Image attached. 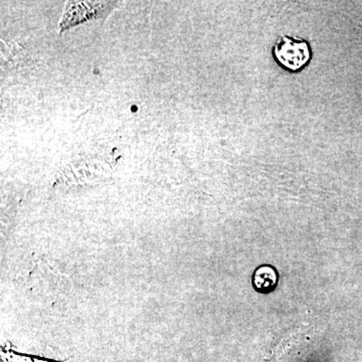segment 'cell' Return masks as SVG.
<instances>
[{"label": "cell", "instance_id": "6da1fadb", "mask_svg": "<svg viewBox=\"0 0 362 362\" xmlns=\"http://www.w3.org/2000/svg\"><path fill=\"white\" fill-rule=\"evenodd\" d=\"M118 6L117 1H68L59 21V35L87 21L104 23Z\"/></svg>", "mask_w": 362, "mask_h": 362}, {"label": "cell", "instance_id": "7a4b0ae2", "mask_svg": "<svg viewBox=\"0 0 362 362\" xmlns=\"http://www.w3.org/2000/svg\"><path fill=\"white\" fill-rule=\"evenodd\" d=\"M274 58L289 71H301L310 62L311 51L308 42L302 39L282 35L273 47Z\"/></svg>", "mask_w": 362, "mask_h": 362}, {"label": "cell", "instance_id": "3957f363", "mask_svg": "<svg viewBox=\"0 0 362 362\" xmlns=\"http://www.w3.org/2000/svg\"><path fill=\"white\" fill-rule=\"evenodd\" d=\"M255 285L262 292L270 291L277 283L275 271L270 267H263L257 271L255 275Z\"/></svg>", "mask_w": 362, "mask_h": 362}, {"label": "cell", "instance_id": "277c9868", "mask_svg": "<svg viewBox=\"0 0 362 362\" xmlns=\"http://www.w3.org/2000/svg\"><path fill=\"white\" fill-rule=\"evenodd\" d=\"M0 356H1V359L4 362H70V361H47V359L40 358V357L25 356V354H18V352L14 351L9 343H7L6 346L1 347Z\"/></svg>", "mask_w": 362, "mask_h": 362}]
</instances>
